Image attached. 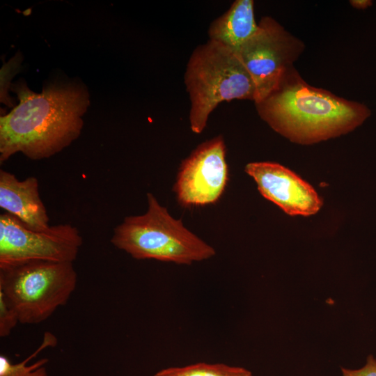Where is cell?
<instances>
[{
  "label": "cell",
  "mask_w": 376,
  "mask_h": 376,
  "mask_svg": "<svg viewBox=\"0 0 376 376\" xmlns=\"http://www.w3.org/2000/svg\"><path fill=\"white\" fill-rule=\"evenodd\" d=\"M258 28L252 0H236L208 29L209 40L237 53L256 33Z\"/></svg>",
  "instance_id": "cell-11"
},
{
  "label": "cell",
  "mask_w": 376,
  "mask_h": 376,
  "mask_svg": "<svg viewBox=\"0 0 376 376\" xmlns=\"http://www.w3.org/2000/svg\"><path fill=\"white\" fill-rule=\"evenodd\" d=\"M304 48L301 40L274 19L266 16L260 19L256 33L237 52L254 84L255 104L275 90Z\"/></svg>",
  "instance_id": "cell-7"
},
{
  "label": "cell",
  "mask_w": 376,
  "mask_h": 376,
  "mask_svg": "<svg viewBox=\"0 0 376 376\" xmlns=\"http://www.w3.org/2000/svg\"><path fill=\"white\" fill-rule=\"evenodd\" d=\"M350 5L359 10H364L373 5L371 0H351L350 1Z\"/></svg>",
  "instance_id": "cell-17"
},
{
  "label": "cell",
  "mask_w": 376,
  "mask_h": 376,
  "mask_svg": "<svg viewBox=\"0 0 376 376\" xmlns=\"http://www.w3.org/2000/svg\"><path fill=\"white\" fill-rule=\"evenodd\" d=\"M11 88L19 102L0 118L1 164L17 152L31 160L49 158L80 135L89 105L85 86L56 81L36 93L19 81Z\"/></svg>",
  "instance_id": "cell-1"
},
{
  "label": "cell",
  "mask_w": 376,
  "mask_h": 376,
  "mask_svg": "<svg viewBox=\"0 0 376 376\" xmlns=\"http://www.w3.org/2000/svg\"><path fill=\"white\" fill-rule=\"evenodd\" d=\"M244 170L256 181L262 196L290 215L309 216L322 205L312 186L281 164L251 162Z\"/></svg>",
  "instance_id": "cell-9"
},
{
  "label": "cell",
  "mask_w": 376,
  "mask_h": 376,
  "mask_svg": "<svg viewBox=\"0 0 376 376\" xmlns=\"http://www.w3.org/2000/svg\"><path fill=\"white\" fill-rule=\"evenodd\" d=\"M56 343V336L50 332H46L38 348L22 361L13 363L6 355L0 354V376H48L46 368L48 363L47 358L40 359L31 364H28V362L44 349L54 347Z\"/></svg>",
  "instance_id": "cell-12"
},
{
  "label": "cell",
  "mask_w": 376,
  "mask_h": 376,
  "mask_svg": "<svg viewBox=\"0 0 376 376\" xmlns=\"http://www.w3.org/2000/svg\"><path fill=\"white\" fill-rule=\"evenodd\" d=\"M226 147L222 136L198 145L178 169L173 187L178 203L185 207L216 203L228 180Z\"/></svg>",
  "instance_id": "cell-8"
},
{
  "label": "cell",
  "mask_w": 376,
  "mask_h": 376,
  "mask_svg": "<svg viewBox=\"0 0 376 376\" xmlns=\"http://www.w3.org/2000/svg\"><path fill=\"white\" fill-rule=\"evenodd\" d=\"M260 118L275 132L299 144H312L347 134L370 116L363 103L308 84L292 65L278 86L255 104Z\"/></svg>",
  "instance_id": "cell-2"
},
{
  "label": "cell",
  "mask_w": 376,
  "mask_h": 376,
  "mask_svg": "<svg viewBox=\"0 0 376 376\" xmlns=\"http://www.w3.org/2000/svg\"><path fill=\"white\" fill-rule=\"evenodd\" d=\"M185 84L191 102L190 128L195 134L203 131L220 103L256 98L253 80L237 53L210 40L192 52Z\"/></svg>",
  "instance_id": "cell-4"
},
{
  "label": "cell",
  "mask_w": 376,
  "mask_h": 376,
  "mask_svg": "<svg viewBox=\"0 0 376 376\" xmlns=\"http://www.w3.org/2000/svg\"><path fill=\"white\" fill-rule=\"evenodd\" d=\"M152 376H253L243 367L231 366L224 363L198 362L182 367L162 369Z\"/></svg>",
  "instance_id": "cell-13"
},
{
  "label": "cell",
  "mask_w": 376,
  "mask_h": 376,
  "mask_svg": "<svg viewBox=\"0 0 376 376\" xmlns=\"http://www.w3.org/2000/svg\"><path fill=\"white\" fill-rule=\"evenodd\" d=\"M82 244L78 228L70 224L36 230L8 213L0 215V268L32 261L73 263Z\"/></svg>",
  "instance_id": "cell-6"
},
{
  "label": "cell",
  "mask_w": 376,
  "mask_h": 376,
  "mask_svg": "<svg viewBox=\"0 0 376 376\" xmlns=\"http://www.w3.org/2000/svg\"><path fill=\"white\" fill-rule=\"evenodd\" d=\"M19 322L15 310L0 291V336L3 338L9 336Z\"/></svg>",
  "instance_id": "cell-14"
},
{
  "label": "cell",
  "mask_w": 376,
  "mask_h": 376,
  "mask_svg": "<svg viewBox=\"0 0 376 376\" xmlns=\"http://www.w3.org/2000/svg\"><path fill=\"white\" fill-rule=\"evenodd\" d=\"M77 283L73 263L32 261L0 268V291L24 324L42 322L65 305Z\"/></svg>",
  "instance_id": "cell-5"
},
{
  "label": "cell",
  "mask_w": 376,
  "mask_h": 376,
  "mask_svg": "<svg viewBox=\"0 0 376 376\" xmlns=\"http://www.w3.org/2000/svg\"><path fill=\"white\" fill-rule=\"evenodd\" d=\"M0 207L33 230L50 227L36 177L19 180L13 173L0 170Z\"/></svg>",
  "instance_id": "cell-10"
},
{
  "label": "cell",
  "mask_w": 376,
  "mask_h": 376,
  "mask_svg": "<svg viewBox=\"0 0 376 376\" xmlns=\"http://www.w3.org/2000/svg\"><path fill=\"white\" fill-rule=\"evenodd\" d=\"M340 370L343 376H376V358L369 355L363 367L358 369L341 367Z\"/></svg>",
  "instance_id": "cell-16"
},
{
  "label": "cell",
  "mask_w": 376,
  "mask_h": 376,
  "mask_svg": "<svg viewBox=\"0 0 376 376\" xmlns=\"http://www.w3.org/2000/svg\"><path fill=\"white\" fill-rule=\"evenodd\" d=\"M19 56V54L16 55L8 63L4 64L1 71V100L10 107H13V104L7 95V88L9 87L10 77L15 74L13 72H15L20 65L22 58Z\"/></svg>",
  "instance_id": "cell-15"
},
{
  "label": "cell",
  "mask_w": 376,
  "mask_h": 376,
  "mask_svg": "<svg viewBox=\"0 0 376 376\" xmlns=\"http://www.w3.org/2000/svg\"><path fill=\"white\" fill-rule=\"evenodd\" d=\"M148 207L125 217L113 229L111 244L137 260L153 259L191 265L209 259L215 249L173 218L155 196L147 193Z\"/></svg>",
  "instance_id": "cell-3"
}]
</instances>
